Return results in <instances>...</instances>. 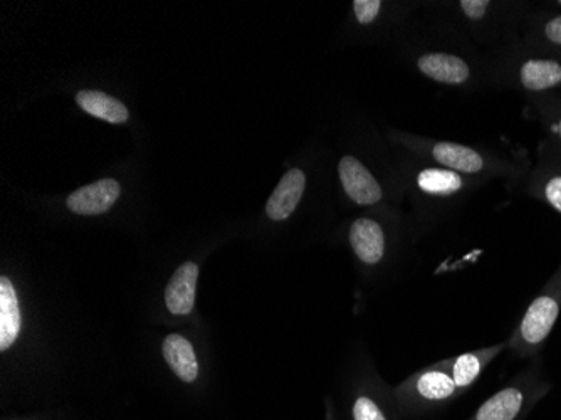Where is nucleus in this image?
<instances>
[{"instance_id":"obj_1","label":"nucleus","mask_w":561,"mask_h":420,"mask_svg":"<svg viewBox=\"0 0 561 420\" xmlns=\"http://www.w3.org/2000/svg\"><path fill=\"white\" fill-rule=\"evenodd\" d=\"M561 313V266L554 271L543 290L535 296L526 309L512 338L507 350L518 359H533L540 353L545 341L550 337Z\"/></svg>"},{"instance_id":"obj_2","label":"nucleus","mask_w":561,"mask_h":420,"mask_svg":"<svg viewBox=\"0 0 561 420\" xmlns=\"http://www.w3.org/2000/svg\"><path fill=\"white\" fill-rule=\"evenodd\" d=\"M550 388L551 384L545 381L540 368L529 366L528 371L513 378L512 384L481 404L468 420H526Z\"/></svg>"},{"instance_id":"obj_3","label":"nucleus","mask_w":561,"mask_h":420,"mask_svg":"<svg viewBox=\"0 0 561 420\" xmlns=\"http://www.w3.org/2000/svg\"><path fill=\"white\" fill-rule=\"evenodd\" d=\"M400 409L405 413H425L439 409L461 396L447 371L446 362L425 366L397 385L393 390Z\"/></svg>"},{"instance_id":"obj_4","label":"nucleus","mask_w":561,"mask_h":420,"mask_svg":"<svg viewBox=\"0 0 561 420\" xmlns=\"http://www.w3.org/2000/svg\"><path fill=\"white\" fill-rule=\"evenodd\" d=\"M415 140V138H414ZM415 150L427 155L428 159L439 163L443 169L453 170L461 175H479V173H510V166L488 160L481 151L454 141L415 140Z\"/></svg>"},{"instance_id":"obj_5","label":"nucleus","mask_w":561,"mask_h":420,"mask_svg":"<svg viewBox=\"0 0 561 420\" xmlns=\"http://www.w3.org/2000/svg\"><path fill=\"white\" fill-rule=\"evenodd\" d=\"M339 173L343 191L355 204L368 207L378 204L383 197L380 183L371 175L370 170L352 155H346L340 160Z\"/></svg>"},{"instance_id":"obj_6","label":"nucleus","mask_w":561,"mask_h":420,"mask_svg":"<svg viewBox=\"0 0 561 420\" xmlns=\"http://www.w3.org/2000/svg\"><path fill=\"white\" fill-rule=\"evenodd\" d=\"M507 349V341L486 349L474 350V352L462 353L456 359L444 360L447 371L453 377L459 394H465L474 382L486 371L491 362L497 359Z\"/></svg>"},{"instance_id":"obj_7","label":"nucleus","mask_w":561,"mask_h":420,"mask_svg":"<svg viewBox=\"0 0 561 420\" xmlns=\"http://www.w3.org/2000/svg\"><path fill=\"white\" fill-rule=\"evenodd\" d=\"M516 84L529 93H547V91L561 88V63L553 58L523 59L515 66Z\"/></svg>"},{"instance_id":"obj_8","label":"nucleus","mask_w":561,"mask_h":420,"mask_svg":"<svg viewBox=\"0 0 561 420\" xmlns=\"http://www.w3.org/2000/svg\"><path fill=\"white\" fill-rule=\"evenodd\" d=\"M119 183L113 179L98 180L72 192L68 197V208L80 216H98L108 213L119 197Z\"/></svg>"},{"instance_id":"obj_9","label":"nucleus","mask_w":561,"mask_h":420,"mask_svg":"<svg viewBox=\"0 0 561 420\" xmlns=\"http://www.w3.org/2000/svg\"><path fill=\"white\" fill-rule=\"evenodd\" d=\"M417 68L425 78L449 87L468 83L471 68L465 59L449 53H427L417 59Z\"/></svg>"},{"instance_id":"obj_10","label":"nucleus","mask_w":561,"mask_h":420,"mask_svg":"<svg viewBox=\"0 0 561 420\" xmlns=\"http://www.w3.org/2000/svg\"><path fill=\"white\" fill-rule=\"evenodd\" d=\"M306 189V175L301 169H291L283 175L266 204L271 220H286L293 216Z\"/></svg>"},{"instance_id":"obj_11","label":"nucleus","mask_w":561,"mask_h":420,"mask_svg":"<svg viewBox=\"0 0 561 420\" xmlns=\"http://www.w3.org/2000/svg\"><path fill=\"white\" fill-rule=\"evenodd\" d=\"M198 266L195 262H185L170 277L165 290V305L176 317H184L194 309L195 290H197Z\"/></svg>"},{"instance_id":"obj_12","label":"nucleus","mask_w":561,"mask_h":420,"mask_svg":"<svg viewBox=\"0 0 561 420\" xmlns=\"http://www.w3.org/2000/svg\"><path fill=\"white\" fill-rule=\"evenodd\" d=\"M350 245L365 264H378L386 256V234L377 220L358 219L350 227Z\"/></svg>"},{"instance_id":"obj_13","label":"nucleus","mask_w":561,"mask_h":420,"mask_svg":"<svg viewBox=\"0 0 561 420\" xmlns=\"http://www.w3.org/2000/svg\"><path fill=\"white\" fill-rule=\"evenodd\" d=\"M163 356L173 374L181 381L192 384L198 377V362L194 347L182 334L172 333L163 341Z\"/></svg>"},{"instance_id":"obj_14","label":"nucleus","mask_w":561,"mask_h":420,"mask_svg":"<svg viewBox=\"0 0 561 420\" xmlns=\"http://www.w3.org/2000/svg\"><path fill=\"white\" fill-rule=\"evenodd\" d=\"M21 333V309L18 295L8 277L0 280V350L11 349Z\"/></svg>"},{"instance_id":"obj_15","label":"nucleus","mask_w":561,"mask_h":420,"mask_svg":"<svg viewBox=\"0 0 561 420\" xmlns=\"http://www.w3.org/2000/svg\"><path fill=\"white\" fill-rule=\"evenodd\" d=\"M76 103L88 115L103 120V122L113 123V125L126 123L130 118V113H128L122 101L115 100L110 94L101 93V91H80V93L76 94Z\"/></svg>"},{"instance_id":"obj_16","label":"nucleus","mask_w":561,"mask_h":420,"mask_svg":"<svg viewBox=\"0 0 561 420\" xmlns=\"http://www.w3.org/2000/svg\"><path fill=\"white\" fill-rule=\"evenodd\" d=\"M415 183L424 194L434 195V197H449V195L459 194L466 188V179L461 173L453 170L427 169L421 170L415 177Z\"/></svg>"},{"instance_id":"obj_17","label":"nucleus","mask_w":561,"mask_h":420,"mask_svg":"<svg viewBox=\"0 0 561 420\" xmlns=\"http://www.w3.org/2000/svg\"><path fill=\"white\" fill-rule=\"evenodd\" d=\"M531 194L561 214V160H545L533 175Z\"/></svg>"},{"instance_id":"obj_18","label":"nucleus","mask_w":561,"mask_h":420,"mask_svg":"<svg viewBox=\"0 0 561 420\" xmlns=\"http://www.w3.org/2000/svg\"><path fill=\"white\" fill-rule=\"evenodd\" d=\"M528 39L538 49L561 55V14L548 15L533 24L528 31Z\"/></svg>"},{"instance_id":"obj_19","label":"nucleus","mask_w":561,"mask_h":420,"mask_svg":"<svg viewBox=\"0 0 561 420\" xmlns=\"http://www.w3.org/2000/svg\"><path fill=\"white\" fill-rule=\"evenodd\" d=\"M537 112L540 113L541 122L547 126L548 132L553 135L554 140L561 145V101L553 97H541L537 100Z\"/></svg>"},{"instance_id":"obj_20","label":"nucleus","mask_w":561,"mask_h":420,"mask_svg":"<svg viewBox=\"0 0 561 420\" xmlns=\"http://www.w3.org/2000/svg\"><path fill=\"white\" fill-rule=\"evenodd\" d=\"M353 419L355 420H389L386 410L380 409L371 397L360 396L353 406Z\"/></svg>"},{"instance_id":"obj_21","label":"nucleus","mask_w":561,"mask_h":420,"mask_svg":"<svg viewBox=\"0 0 561 420\" xmlns=\"http://www.w3.org/2000/svg\"><path fill=\"white\" fill-rule=\"evenodd\" d=\"M380 0H355L353 11H355L356 21L360 24H371L380 14Z\"/></svg>"},{"instance_id":"obj_22","label":"nucleus","mask_w":561,"mask_h":420,"mask_svg":"<svg viewBox=\"0 0 561 420\" xmlns=\"http://www.w3.org/2000/svg\"><path fill=\"white\" fill-rule=\"evenodd\" d=\"M459 8L471 21H481L486 18L493 4L488 0H465V2H459Z\"/></svg>"},{"instance_id":"obj_23","label":"nucleus","mask_w":561,"mask_h":420,"mask_svg":"<svg viewBox=\"0 0 561 420\" xmlns=\"http://www.w3.org/2000/svg\"><path fill=\"white\" fill-rule=\"evenodd\" d=\"M560 5H561V2H560Z\"/></svg>"}]
</instances>
